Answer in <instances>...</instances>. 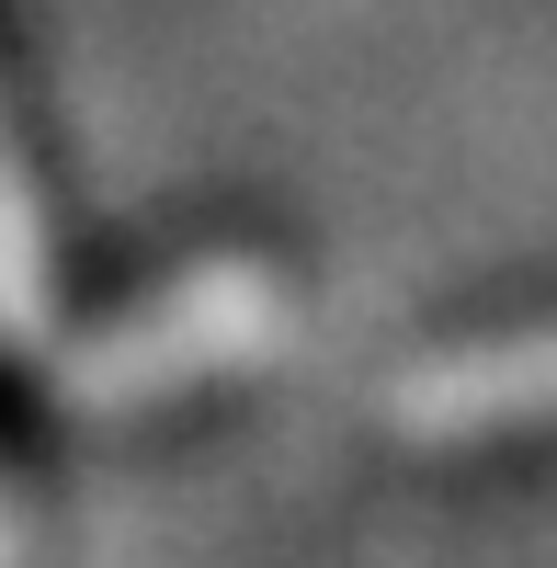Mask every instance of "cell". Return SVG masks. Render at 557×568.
Masks as SVG:
<instances>
[{
	"instance_id": "obj_1",
	"label": "cell",
	"mask_w": 557,
	"mask_h": 568,
	"mask_svg": "<svg viewBox=\"0 0 557 568\" xmlns=\"http://www.w3.org/2000/svg\"><path fill=\"white\" fill-rule=\"evenodd\" d=\"M285 284L273 262H205L160 284V296H136L125 318H103L91 342H58V398L69 409H160L182 387H205V375H240L285 342Z\"/></svg>"
},
{
	"instance_id": "obj_2",
	"label": "cell",
	"mask_w": 557,
	"mask_h": 568,
	"mask_svg": "<svg viewBox=\"0 0 557 568\" xmlns=\"http://www.w3.org/2000/svg\"><path fill=\"white\" fill-rule=\"evenodd\" d=\"M387 420L409 444H489V433H524V420H557V329H500V342L422 353L387 387Z\"/></svg>"
},
{
	"instance_id": "obj_3",
	"label": "cell",
	"mask_w": 557,
	"mask_h": 568,
	"mask_svg": "<svg viewBox=\"0 0 557 568\" xmlns=\"http://www.w3.org/2000/svg\"><path fill=\"white\" fill-rule=\"evenodd\" d=\"M0 342L58 353V240H45L34 171L12 149V114H0Z\"/></svg>"
},
{
	"instance_id": "obj_4",
	"label": "cell",
	"mask_w": 557,
	"mask_h": 568,
	"mask_svg": "<svg viewBox=\"0 0 557 568\" xmlns=\"http://www.w3.org/2000/svg\"><path fill=\"white\" fill-rule=\"evenodd\" d=\"M0 568H12V511H0Z\"/></svg>"
}]
</instances>
